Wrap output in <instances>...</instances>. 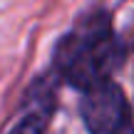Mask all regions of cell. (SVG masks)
<instances>
[{"label":"cell","mask_w":134,"mask_h":134,"mask_svg":"<svg viewBox=\"0 0 134 134\" xmlns=\"http://www.w3.org/2000/svg\"><path fill=\"white\" fill-rule=\"evenodd\" d=\"M124 47L114 35L107 15H92L60 40L55 50L57 75L82 92L107 82L109 75L122 65Z\"/></svg>","instance_id":"obj_1"},{"label":"cell","mask_w":134,"mask_h":134,"mask_svg":"<svg viewBox=\"0 0 134 134\" xmlns=\"http://www.w3.org/2000/svg\"><path fill=\"white\" fill-rule=\"evenodd\" d=\"M129 102L112 80L85 90L82 94V119L90 134H122L129 117Z\"/></svg>","instance_id":"obj_2"},{"label":"cell","mask_w":134,"mask_h":134,"mask_svg":"<svg viewBox=\"0 0 134 134\" xmlns=\"http://www.w3.org/2000/svg\"><path fill=\"white\" fill-rule=\"evenodd\" d=\"M45 127H47V112H30V114H25L23 119L18 122V124L13 127V132L10 134H45Z\"/></svg>","instance_id":"obj_3"},{"label":"cell","mask_w":134,"mask_h":134,"mask_svg":"<svg viewBox=\"0 0 134 134\" xmlns=\"http://www.w3.org/2000/svg\"><path fill=\"white\" fill-rule=\"evenodd\" d=\"M122 134H134V104L129 107V117H127V124L122 129Z\"/></svg>","instance_id":"obj_4"}]
</instances>
